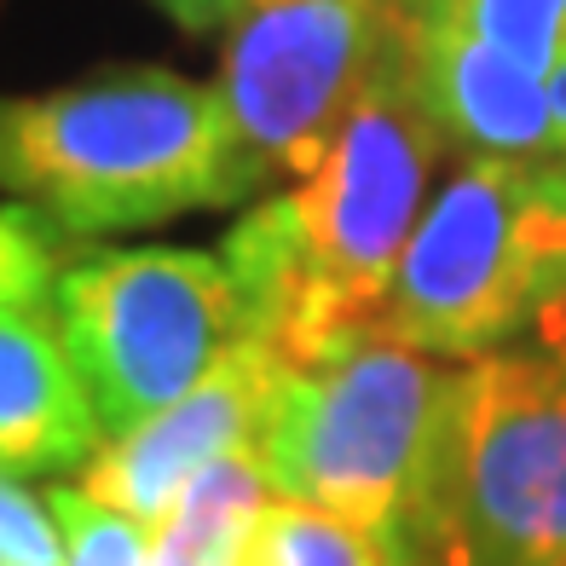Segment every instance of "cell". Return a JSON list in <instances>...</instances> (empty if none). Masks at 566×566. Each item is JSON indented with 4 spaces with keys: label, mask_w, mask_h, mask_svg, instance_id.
<instances>
[{
    "label": "cell",
    "mask_w": 566,
    "mask_h": 566,
    "mask_svg": "<svg viewBox=\"0 0 566 566\" xmlns=\"http://www.w3.org/2000/svg\"><path fill=\"white\" fill-rule=\"evenodd\" d=\"M446 150L410 64V35L399 30L324 157L254 197L226 231L220 261L243 295L249 336L283 365L370 336Z\"/></svg>",
    "instance_id": "cell-1"
},
{
    "label": "cell",
    "mask_w": 566,
    "mask_h": 566,
    "mask_svg": "<svg viewBox=\"0 0 566 566\" xmlns=\"http://www.w3.org/2000/svg\"><path fill=\"white\" fill-rule=\"evenodd\" d=\"M0 191L70 238L238 209L226 105L214 82L157 64L12 93L0 98Z\"/></svg>",
    "instance_id": "cell-2"
},
{
    "label": "cell",
    "mask_w": 566,
    "mask_h": 566,
    "mask_svg": "<svg viewBox=\"0 0 566 566\" xmlns=\"http://www.w3.org/2000/svg\"><path fill=\"white\" fill-rule=\"evenodd\" d=\"M451 394V358L370 329L277 370L254 451L277 497L347 521L388 566H433V485Z\"/></svg>",
    "instance_id": "cell-3"
},
{
    "label": "cell",
    "mask_w": 566,
    "mask_h": 566,
    "mask_svg": "<svg viewBox=\"0 0 566 566\" xmlns=\"http://www.w3.org/2000/svg\"><path fill=\"white\" fill-rule=\"evenodd\" d=\"M566 301V174L560 163L457 157L428 191L381 295L376 336L474 365L537 336Z\"/></svg>",
    "instance_id": "cell-4"
},
{
    "label": "cell",
    "mask_w": 566,
    "mask_h": 566,
    "mask_svg": "<svg viewBox=\"0 0 566 566\" xmlns=\"http://www.w3.org/2000/svg\"><path fill=\"white\" fill-rule=\"evenodd\" d=\"M46 306L105 440L197 388L249 336L220 249H87L59 266Z\"/></svg>",
    "instance_id": "cell-5"
},
{
    "label": "cell",
    "mask_w": 566,
    "mask_h": 566,
    "mask_svg": "<svg viewBox=\"0 0 566 566\" xmlns=\"http://www.w3.org/2000/svg\"><path fill=\"white\" fill-rule=\"evenodd\" d=\"M433 566H566V358L457 365L433 485Z\"/></svg>",
    "instance_id": "cell-6"
},
{
    "label": "cell",
    "mask_w": 566,
    "mask_h": 566,
    "mask_svg": "<svg viewBox=\"0 0 566 566\" xmlns=\"http://www.w3.org/2000/svg\"><path fill=\"white\" fill-rule=\"evenodd\" d=\"M399 30V0H243L214 75L238 209L324 157Z\"/></svg>",
    "instance_id": "cell-7"
},
{
    "label": "cell",
    "mask_w": 566,
    "mask_h": 566,
    "mask_svg": "<svg viewBox=\"0 0 566 566\" xmlns=\"http://www.w3.org/2000/svg\"><path fill=\"white\" fill-rule=\"evenodd\" d=\"M277 370H283V358L266 342L243 336L197 388H186L163 410H150L145 422L111 433L82 462V480L75 485L98 503L134 514L139 526H157L163 509L179 497V485L197 469H209L214 457L261 440Z\"/></svg>",
    "instance_id": "cell-8"
},
{
    "label": "cell",
    "mask_w": 566,
    "mask_h": 566,
    "mask_svg": "<svg viewBox=\"0 0 566 566\" xmlns=\"http://www.w3.org/2000/svg\"><path fill=\"white\" fill-rule=\"evenodd\" d=\"M405 35L422 98L457 157L566 163V53L532 70L440 18L410 12Z\"/></svg>",
    "instance_id": "cell-9"
},
{
    "label": "cell",
    "mask_w": 566,
    "mask_h": 566,
    "mask_svg": "<svg viewBox=\"0 0 566 566\" xmlns=\"http://www.w3.org/2000/svg\"><path fill=\"white\" fill-rule=\"evenodd\" d=\"M105 446L46 301H0V469L64 474Z\"/></svg>",
    "instance_id": "cell-10"
},
{
    "label": "cell",
    "mask_w": 566,
    "mask_h": 566,
    "mask_svg": "<svg viewBox=\"0 0 566 566\" xmlns=\"http://www.w3.org/2000/svg\"><path fill=\"white\" fill-rule=\"evenodd\" d=\"M272 480L254 446H238L197 469L150 526V566H243L254 521L272 503Z\"/></svg>",
    "instance_id": "cell-11"
},
{
    "label": "cell",
    "mask_w": 566,
    "mask_h": 566,
    "mask_svg": "<svg viewBox=\"0 0 566 566\" xmlns=\"http://www.w3.org/2000/svg\"><path fill=\"white\" fill-rule=\"evenodd\" d=\"M410 18H440L514 64H549L566 53V0H399Z\"/></svg>",
    "instance_id": "cell-12"
},
{
    "label": "cell",
    "mask_w": 566,
    "mask_h": 566,
    "mask_svg": "<svg viewBox=\"0 0 566 566\" xmlns=\"http://www.w3.org/2000/svg\"><path fill=\"white\" fill-rule=\"evenodd\" d=\"M243 566H388V560L365 532H353L336 514L272 497L266 514L254 521Z\"/></svg>",
    "instance_id": "cell-13"
},
{
    "label": "cell",
    "mask_w": 566,
    "mask_h": 566,
    "mask_svg": "<svg viewBox=\"0 0 566 566\" xmlns=\"http://www.w3.org/2000/svg\"><path fill=\"white\" fill-rule=\"evenodd\" d=\"M46 509L59 526L64 566H150V526H139L134 514L87 497L82 485H53Z\"/></svg>",
    "instance_id": "cell-14"
},
{
    "label": "cell",
    "mask_w": 566,
    "mask_h": 566,
    "mask_svg": "<svg viewBox=\"0 0 566 566\" xmlns=\"http://www.w3.org/2000/svg\"><path fill=\"white\" fill-rule=\"evenodd\" d=\"M59 266V226H46L23 202H7L0 209V301H46Z\"/></svg>",
    "instance_id": "cell-15"
},
{
    "label": "cell",
    "mask_w": 566,
    "mask_h": 566,
    "mask_svg": "<svg viewBox=\"0 0 566 566\" xmlns=\"http://www.w3.org/2000/svg\"><path fill=\"white\" fill-rule=\"evenodd\" d=\"M0 566H64L53 509L7 469H0Z\"/></svg>",
    "instance_id": "cell-16"
},
{
    "label": "cell",
    "mask_w": 566,
    "mask_h": 566,
    "mask_svg": "<svg viewBox=\"0 0 566 566\" xmlns=\"http://www.w3.org/2000/svg\"><path fill=\"white\" fill-rule=\"evenodd\" d=\"M150 7H163L179 30H191V35H209V30H226L231 18H238L243 0H150Z\"/></svg>",
    "instance_id": "cell-17"
},
{
    "label": "cell",
    "mask_w": 566,
    "mask_h": 566,
    "mask_svg": "<svg viewBox=\"0 0 566 566\" xmlns=\"http://www.w3.org/2000/svg\"><path fill=\"white\" fill-rule=\"evenodd\" d=\"M560 174H566V163H560ZM537 336H544V353H560L566 358V301L555 306L544 324H537Z\"/></svg>",
    "instance_id": "cell-18"
}]
</instances>
